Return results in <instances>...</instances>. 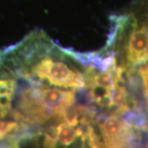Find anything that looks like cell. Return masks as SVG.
<instances>
[{
	"instance_id": "obj_3",
	"label": "cell",
	"mask_w": 148,
	"mask_h": 148,
	"mask_svg": "<svg viewBox=\"0 0 148 148\" xmlns=\"http://www.w3.org/2000/svg\"><path fill=\"white\" fill-rule=\"evenodd\" d=\"M100 127L104 144L107 147H126L133 139L131 125L114 114L107 118Z\"/></svg>"
},
{
	"instance_id": "obj_1",
	"label": "cell",
	"mask_w": 148,
	"mask_h": 148,
	"mask_svg": "<svg viewBox=\"0 0 148 148\" xmlns=\"http://www.w3.org/2000/svg\"><path fill=\"white\" fill-rule=\"evenodd\" d=\"M74 90L60 87H38L26 90L21 107L32 122H44L52 117H64L75 103Z\"/></svg>"
},
{
	"instance_id": "obj_6",
	"label": "cell",
	"mask_w": 148,
	"mask_h": 148,
	"mask_svg": "<svg viewBox=\"0 0 148 148\" xmlns=\"http://www.w3.org/2000/svg\"><path fill=\"white\" fill-rule=\"evenodd\" d=\"M140 74H141V77L143 80L144 95L148 101V65L142 67L140 69Z\"/></svg>"
},
{
	"instance_id": "obj_2",
	"label": "cell",
	"mask_w": 148,
	"mask_h": 148,
	"mask_svg": "<svg viewBox=\"0 0 148 148\" xmlns=\"http://www.w3.org/2000/svg\"><path fill=\"white\" fill-rule=\"evenodd\" d=\"M36 77L37 81L51 86L76 90H81L86 86V77L79 70L71 66L65 59L45 56L32 65L31 74L25 76Z\"/></svg>"
},
{
	"instance_id": "obj_4",
	"label": "cell",
	"mask_w": 148,
	"mask_h": 148,
	"mask_svg": "<svg viewBox=\"0 0 148 148\" xmlns=\"http://www.w3.org/2000/svg\"><path fill=\"white\" fill-rule=\"evenodd\" d=\"M127 60L129 66L135 67L148 61V27H135L127 46Z\"/></svg>"
},
{
	"instance_id": "obj_5",
	"label": "cell",
	"mask_w": 148,
	"mask_h": 148,
	"mask_svg": "<svg viewBox=\"0 0 148 148\" xmlns=\"http://www.w3.org/2000/svg\"><path fill=\"white\" fill-rule=\"evenodd\" d=\"M15 87L13 80L0 78V117L5 116L9 110Z\"/></svg>"
}]
</instances>
